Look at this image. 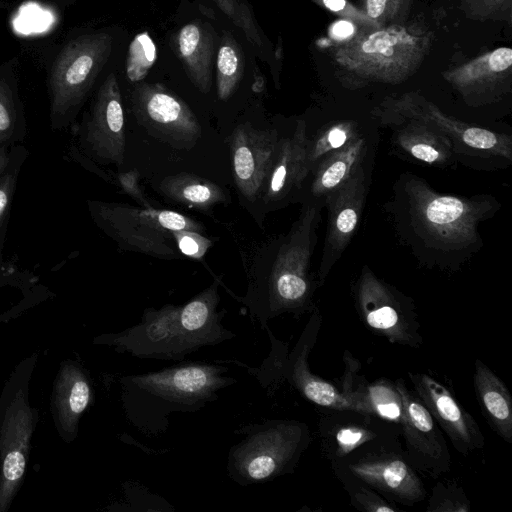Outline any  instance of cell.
I'll use <instances>...</instances> for the list:
<instances>
[{
    "instance_id": "1",
    "label": "cell",
    "mask_w": 512,
    "mask_h": 512,
    "mask_svg": "<svg viewBox=\"0 0 512 512\" xmlns=\"http://www.w3.org/2000/svg\"><path fill=\"white\" fill-rule=\"evenodd\" d=\"M218 282L182 305L146 308L140 321L120 332L102 334L94 343L140 359L182 361L187 355L236 337L222 320Z\"/></svg>"
},
{
    "instance_id": "2",
    "label": "cell",
    "mask_w": 512,
    "mask_h": 512,
    "mask_svg": "<svg viewBox=\"0 0 512 512\" xmlns=\"http://www.w3.org/2000/svg\"><path fill=\"white\" fill-rule=\"evenodd\" d=\"M229 368L203 362H184L164 369L123 376L121 403L126 419L146 435L166 432L169 415L192 413L219 398L237 380Z\"/></svg>"
},
{
    "instance_id": "3",
    "label": "cell",
    "mask_w": 512,
    "mask_h": 512,
    "mask_svg": "<svg viewBox=\"0 0 512 512\" xmlns=\"http://www.w3.org/2000/svg\"><path fill=\"white\" fill-rule=\"evenodd\" d=\"M322 207L311 201L303 205L265 282L245 299L251 315L264 330L268 321L281 314L299 316L316 308L313 303L316 285L310 274V263Z\"/></svg>"
},
{
    "instance_id": "4",
    "label": "cell",
    "mask_w": 512,
    "mask_h": 512,
    "mask_svg": "<svg viewBox=\"0 0 512 512\" xmlns=\"http://www.w3.org/2000/svg\"><path fill=\"white\" fill-rule=\"evenodd\" d=\"M403 196L406 222L417 241L442 254L470 252L480 243L478 224L491 217L498 206L490 196L437 193L418 177L404 181Z\"/></svg>"
},
{
    "instance_id": "5",
    "label": "cell",
    "mask_w": 512,
    "mask_h": 512,
    "mask_svg": "<svg viewBox=\"0 0 512 512\" xmlns=\"http://www.w3.org/2000/svg\"><path fill=\"white\" fill-rule=\"evenodd\" d=\"M244 438L233 445L227 458V475L248 486L293 473L311 442L306 423L272 419L246 427Z\"/></svg>"
},
{
    "instance_id": "6",
    "label": "cell",
    "mask_w": 512,
    "mask_h": 512,
    "mask_svg": "<svg viewBox=\"0 0 512 512\" xmlns=\"http://www.w3.org/2000/svg\"><path fill=\"white\" fill-rule=\"evenodd\" d=\"M112 47V35L96 31L71 38L58 51L47 81L52 130H62L76 122L110 58Z\"/></svg>"
},
{
    "instance_id": "7",
    "label": "cell",
    "mask_w": 512,
    "mask_h": 512,
    "mask_svg": "<svg viewBox=\"0 0 512 512\" xmlns=\"http://www.w3.org/2000/svg\"><path fill=\"white\" fill-rule=\"evenodd\" d=\"M38 354L22 359L0 394V512H7L23 485L31 441L39 420L29 400Z\"/></svg>"
},
{
    "instance_id": "8",
    "label": "cell",
    "mask_w": 512,
    "mask_h": 512,
    "mask_svg": "<svg viewBox=\"0 0 512 512\" xmlns=\"http://www.w3.org/2000/svg\"><path fill=\"white\" fill-rule=\"evenodd\" d=\"M94 223L122 249L161 259L179 257L175 231L203 233L201 223L171 210L88 201Z\"/></svg>"
},
{
    "instance_id": "9",
    "label": "cell",
    "mask_w": 512,
    "mask_h": 512,
    "mask_svg": "<svg viewBox=\"0 0 512 512\" xmlns=\"http://www.w3.org/2000/svg\"><path fill=\"white\" fill-rule=\"evenodd\" d=\"M426 48L425 38L393 25L358 34L337 49L335 59L360 80L398 83L416 70Z\"/></svg>"
},
{
    "instance_id": "10",
    "label": "cell",
    "mask_w": 512,
    "mask_h": 512,
    "mask_svg": "<svg viewBox=\"0 0 512 512\" xmlns=\"http://www.w3.org/2000/svg\"><path fill=\"white\" fill-rule=\"evenodd\" d=\"M356 311L375 335L392 344L419 348L423 343L413 301L364 266L353 287Z\"/></svg>"
},
{
    "instance_id": "11",
    "label": "cell",
    "mask_w": 512,
    "mask_h": 512,
    "mask_svg": "<svg viewBox=\"0 0 512 512\" xmlns=\"http://www.w3.org/2000/svg\"><path fill=\"white\" fill-rule=\"evenodd\" d=\"M331 466L336 476H351L393 503L413 506L428 496L420 474L405 456L403 442L375 446Z\"/></svg>"
},
{
    "instance_id": "12",
    "label": "cell",
    "mask_w": 512,
    "mask_h": 512,
    "mask_svg": "<svg viewBox=\"0 0 512 512\" xmlns=\"http://www.w3.org/2000/svg\"><path fill=\"white\" fill-rule=\"evenodd\" d=\"M322 317L315 308L305 325L296 345L288 354L284 343L274 338L269 329L266 331L271 340V352L264 362L267 365L262 372L275 373L276 378L287 380L304 398L315 405L329 410H356L354 404L336 385L311 372L308 356L316 343Z\"/></svg>"
},
{
    "instance_id": "13",
    "label": "cell",
    "mask_w": 512,
    "mask_h": 512,
    "mask_svg": "<svg viewBox=\"0 0 512 512\" xmlns=\"http://www.w3.org/2000/svg\"><path fill=\"white\" fill-rule=\"evenodd\" d=\"M82 153L101 164L120 167L125 153V118L117 77L110 73L100 85L80 122L71 126Z\"/></svg>"
},
{
    "instance_id": "14",
    "label": "cell",
    "mask_w": 512,
    "mask_h": 512,
    "mask_svg": "<svg viewBox=\"0 0 512 512\" xmlns=\"http://www.w3.org/2000/svg\"><path fill=\"white\" fill-rule=\"evenodd\" d=\"M394 382L402 400L399 425L405 456L418 474L438 480L452 466L443 431L404 379Z\"/></svg>"
},
{
    "instance_id": "15",
    "label": "cell",
    "mask_w": 512,
    "mask_h": 512,
    "mask_svg": "<svg viewBox=\"0 0 512 512\" xmlns=\"http://www.w3.org/2000/svg\"><path fill=\"white\" fill-rule=\"evenodd\" d=\"M392 120L423 121L449 138L454 153L499 157L511 161L512 141L507 134L477 127L443 114L432 103L416 96H405L388 106Z\"/></svg>"
},
{
    "instance_id": "16",
    "label": "cell",
    "mask_w": 512,
    "mask_h": 512,
    "mask_svg": "<svg viewBox=\"0 0 512 512\" xmlns=\"http://www.w3.org/2000/svg\"><path fill=\"white\" fill-rule=\"evenodd\" d=\"M318 428L322 452L331 465L375 446L402 442L398 423L356 410H333Z\"/></svg>"
},
{
    "instance_id": "17",
    "label": "cell",
    "mask_w": 512,
    "mask_h": 512,
    "mask_svg": "<svg viewBox=\"0 0 512 512\" xmlns=\"http://www.w3.org/2000/svg\"><path fill=\"white\" fill-rule=\"evenodd\" d=\"M138 121L174 147L190 148L201 135L199 122L179 97L160 84H142L133 94Z\"/></svg>"
},
{
    "instance_id": "18",
    "label": "cell",
    "mask_w": 512,
    "mask_h": 512,
    "mask_svg": "<svg viewBox=\"0 0 512 512\" xmlns=\"http://www.w3.org/2000/svg\"><path fill=\"white\" fill-rule=\"evenodd\" d=\"M367 184L363 163L324 201L328 223L318 270L319 284L324 283L354 236L366 201Z\"/></svg>"
},
{
    "instance_id": "19",
    "label": "cell",
    "mask_w": 512,
    "mask_h": 512,
    "mask_svg": "<svg viewBox=\"0 0 512 512\" xmlns=\"http://www.w3.org/2000/svg\"><path fill=\"white\" fill-rule=\"evenodd\" d=\"M408 377L414 392L458 453L467 456L484 447L478 423L446 386L425 373L409 372Z\"/></svg>"
},
{
    "instance_id": "20",
    "label": "cell",
    "mask_w": 512,
    "mask_h": 512,
    "mask_svg": "<svg viewBox=\"0 0 512 512\" xmlns=\"http://www.w3.org/2000/svg\"><path fill=\"white\" fill-rule=\"evenodd\" d=\"M278 139L276 131L256 129L249 124L238 126L229 138L234 181L250 202L261 195Z\"/></svg>"
},
{
    "instance_id": "21",
    "label": "cell",
    "mask_w": 512,
    "mask_h": 512,
    "mask_svg": "<svg viewBox=\"0 0 512 512\" xmlns=\"http://www.w3.org/2000/svg\"><path fill=\"white\" fill-rule=\"evenodd\" d=\"M93 399L88 370L79 361H62L53 381L50 410L56 431L64 442L77 438L80 419Z\"/></svg>"
},
{
    "instance_id": "22",
    "label": "cell",
    "mask_w": 512,
    "mask_h": 512,
    "mask_svg": "<svg viewBox=\"0 0 512 512\" xmlns=\"http://www.w3.org/2000/svg\"><path fill=\"white\" fill-rule=\"evenodd\" d=\"M308 136L299 121L290 136L279 138L260 197L266 204L278 203L302 188L309 176L306 167Z\"/></svg>"
},
{
    "instance_id": "23",
    "label": "cell",
    "mask_w": 512,
    "mask_h": 512,
    "mask_svg": "<svg viewBox=\"0 0 512 512\" xmlns=\"http://www.w3.org/2000/svg\"><path fill=\"white\" fill-rule=\"evenodd\" d=\"M368 148L367 137L360 133L341 148L326 155L310 173L312 181L308 201L324 206L326 197L364 163Z\"/></svg>"
},
{
    "instance_id": "24",
    "label": "cell",
    "mask_w": 512,
    "mask_h": 512,
    "mask_svg": "<svg viewBox=\"0 0 512 512\" xmlns=\"http://www.w3.org/2000/svg\"><path fill=\"white\" fill-rule=\"evenodd\" d=\"M207 23H187L175 36L176 50L188 77L202 93H208L212 85V62L215 40Z\"/></svg>"
},
{
    "instance_id": "25",
    "label": "cell",
    "mask_w": 512,
    "mask_h": 512,
    "mask_svg": "<svg viewBox=\"0 0 512 512\" xmlns=\"http://www.w3.org/2000/svg\"><path fill=\"white\" fill-rule=\"evenodd\" d=\"M473 384L479 407L491 429L512 442V397L506 384L481 360L474 365Z\"/></svg>"
},
{
    "instance_id": "26",
    "label": "cell",
    "mask_w": 512,
    "mask_h": 512,
    "mask_svg": "<svg viewBox=\"0 0 512 512\" xmlns=\"http://www.w3.org/2000/svg\"><path fill=\"white\" fill-rule=\"evenodd\" d=\"M402 124L393 137L405 154L424 164L442 167L451 161L454 150L448 137L431 125L415 119L395 121Z\"/></svg>"
},
{
    "instance_id": "27",
    "label": "cell",
    "mask_w": 512,
    "mask_h": 512,
    "mask_svg": "<svg viewBox=\"0 0 512 512\" xmlns=\"http://www.w3.org/2000/svg\"><path fill=\"white\" fill-rule=\"evenodd\" d=\"M512 50L498 48L449 74V81L466 98L475 99L488 92L491 85L510 71Z\"/></svg>"
},
{
    "instance_id": "28",
    "label": "cell",
    "mask_w": 512,
    "mask_h": 512,
    "mask_svg": "<svg viewBox=\"0 0 512 512\" xmlns=\"http://www.w3.org/2000/svg\"><path fill=\"white\" fill-rule=\"evenodd\" d=\"M26 118L19 97L15 72L0 67V148H10L23 142L26 136Z\"/></svg>"
},
{
    "instance_id": "29",
    "label": "cell",
    "mask_w": 512,
    "mask_h": 512,
    "mask_svg": "<svg viewBox=\"0 0 512 512\" xmlns=\"http://www.w3.org/2000/svg\"><path fill=\"white\" fill-rule=\"evenodd\" d=\"M159 190L169 199L200 210H208L218 203H226L227 195L215 183L187 173L164 178Z\"/></svg>"
},
{
    "instance_id": "30",
    "label": "cell",
    "mask_w": 512,
    "mask_h": 512,
    "mask_svg": "<svg viewBox=\"0 0 512 512\" xmlns=\"http://www.w3.org/2000/svg\"><path fill=\"white\" fill-rule=\"evenodd\" d=\"M29 155L23 145L0 148V268L7 263L3 261L11 206L21 169Z\"/></svg>"
},
{
    "instance_id": "31",
    "label": "cell",
    "mask_w": 512,
    "mask_h": 512,
    "mask_svg": "<svg viewBox=\"0 0 512 512\" xmlns=\"http://www.w3.org/2000/svg\"><path fill=\"white\" fill-rule=\"evenodd\" d=\"M245 67L241 47L228 33H224L216 56L217 94L220 100L229 99L240 83Z\"/></svg>"
},
{
    "instance_id": "32",
    "label": "cell",
    "mask_w": 512,
    "mask_h": 512,
    "mask_svg": "<svg viewBox=\"0 0 512 512\" xmlns=\"http://www.w3.org/2000/svg\"><path fill=\"white\" fill-rule=\"evenodd\" d=\"M360 133L355 122L339 121L322 128L313 139L308 138L306 167L309 175L326 155L341 148Z\"/></svg>"
},
{
    "instance_id": "33",
    "label": "cell",
    "mask_w": 512,
    "mask_h": 512,
    "mask_svg": "<svg viewBox=\"0 0 512 512\" xmlns=\"http://www.w3.org/2000/svg\"><path fill=\"white\" fill-rule=\"evenodd\" d=\"M365 396L374 415L399 424L402 400L395 382L381 377L372 383H367Z\"/></svg>"
},
{
    "instance_id": "34",
    "label": "cell",
    "mask_w": 512,
    "mask_h": 512,
    "mask_svg": "<svg viewBox=\"0 0 512 512\" xmlns=\"http://www.w3.org/2000/svg\"><path fill=\"white\" fill-rule=\"evenodd\" d=\"M337 478L343 484L344 489L349 495L350 503L355 509L363 512L399 511V507L396 504L387 500L359 480L348 475H338Z\"/></svg>"
},
{
    "instance_id": "35",
    "label": "cell",
    "mask_w": 512,
    "mask_h": 512,
    "mask_svg": "<svg viewBox=\"0 0 512 512\" xmlns=\"http://www.w3.org/2000/svg\"><path fill=\"white\" fill-rule=\"evenodd\" d=\"M157 58L154 41L147 32L137 34L129 45L126 73L132 82L146 77Z\"/></svg>"
},
{
    "instance_id": "36",
    "label": "cell",
    "mask_w": 512,
    "mask_h": 512,
    "mask_svg": "<svg viewBox=\"0 0 512 512\" xmlns=\"http://www.w3.org/2000/svg\"><path fill=\"white\" fill-rule=\"evenodd\" d=\"M237 26L250 44L263 46V38L254 15L245 0H211Z\"/></svg>"
},
{
    "instance_id": "37",
    "label": "cell",
    "mask_w": 512,
    "mask_h": 512,
    "mask_svg": "<svg viewBox=\"0 0 512 512\" xmlns=\"http://www.w3.org/2000/svg\"><path fill=\"white\" fill-rule=\"evenodd\" d=\"M471 505L464 490L455 482L437 481L429 497L427 512H469Z\"/></svg>"
},
{
    "instance_id": "38",
    "label": "cell",
    "mask_w": 512,
    "mask_h": 512,
    "mask_svg": "<svg viewBox=\"0 0 512 512\" xmlns=\"http://www.w3.org/2000/svg\"><path fill=\"white\" fill-rule=\"evenodd\" d=\"M175 239L181 254L200 259L212 242L201 233L192 231H175Z\"/></svg>"
},
{
    "instance_id": "39",
    "label": "cell",
    "mask_w": 512,
    "mask_h": 512,
    "mask_svg": "<svg viewBox=\"0 0 512 512\" xmlns=\"http://www.w3.org/2000/svg\"><path fill=\"white\" fill-rule=\"evenodd\" d=\"M408 0H366L367 13L373 19H390L407 4Z\"/></svg>"
},
{
    "instance_id": "40",
    "label": "cell",
    "mask_w": 512,
    "mask_h": 512,
    "mask_svg": "<svg viewBox=\"0 0 512 512\" xmlns=\"http://www.w3.org/2000/svg\"><path fill=\"white\" fill-rule=\"evenodd\" d=\"M34 276L18 271L14 266L6 264L0 268V288L4 286H23L32 284Z\"/></svg>"
},
{
    "instance_id": "41",
    "label": "cell",
    "mask_w": 512,
    "mask_h": 512,
    "mask_svg": "<svg viewBox=\"0 0 512 512\" xmlns=\"http://www.w3.org/2000/svg\"><path fill=\"white\" fill-rule=\"evenodd\" d=\"M138 179L139 175L136 170L123 172L118 175V180L123 190L141 202L144 207H149L150 205L147 204L138 184Z\"/></svg>"
},
{
    "instance_id": "42",
    "label": "cell",
    "mask_w": 512,
    "mask_h": 512,
    "mask_svg": "<svg viewBox=\"0 0 512 512\" xmlns=\"http://www.w3.org/2000/svg\"><path fill=\"white\" fill-rule=\"evenodd\" d=\"M332 35L339 39H346L350 37L354 32L353 25L348 21H338L336 22L332 29Z\"/></svg>"
},
{
    "instance_id": "43",
    "label": "cell",
    "mask_w": 512,
    "mask_h": 512,
    "mask_svg": "<svg viewBox=\"0 0 512 512\" xmlns=\"http://www.w3.org/2000/svg\"><path fill=\"white\" fill-rule=\"evenodd\" d=\"M323 2L327 8L335 12L344 10L346 6L345 0H323Z\"/></svg>"
},
{
    "instance_id": "44",
    "label": "cell",
    "mask_w": 512,
    "mask_h": 512,
    "mask_svg": "<svg viewBox=\"0 0 512 512\" xmlns=\"http://www.w3.org/2000/svg\"><path fill=\"white\" fill-rule=\"evenodd\" d=\"M37 1L53 4L56 6L66 7L70 4H72L75 0H37Z\"/></svg>"
}]
</instances>
